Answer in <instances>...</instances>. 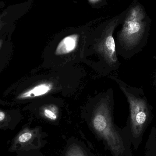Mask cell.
I'll list each match as a JSON object with an SVG mask.
<instances>
[{"label": "cell", "mask_w": 156, "mask_h": 156, "mask_svg": "<svg viewBox=\"0 0 156 156\" xmlns=\"http://www.w3.org/2000/svg\"><path fill=\"white\" fill-rule=\"evenodd\" d=\"M151 21L144 6L134 0L126 13L118 36L120 48L125 56L132 57L146 46Z\"/></svg>", "instance_id": "1"}, {"label": "cell", "mask_w": 156, "mask_h": 156, "mask_svg": "<svg viewBox=\"0 0 156 156\" xmlns=\"http://www.w3.org/2000/svg\"><path fill=\"white\" fill-rule=\"evenodd\" d=\"M119 82L122 90L129 105V123L134 137L140 136L153 119V107L142 88L132 87Z\"/></svg>", "instance_id": "2"}, {"label": "cell", "mask_w": 156, "mask_h": 156, "mask_svg": "<svg viewBox=\"0 0 156 156\" xmlns=\"http://www.w3.org/2000/svg\"><path fill=\"white\" fill-rule=\"evenodd\" d=\"M109 111L105 103L99 105L92 117V127L113 156H122L125 147L122 136L113 123Z\"/></svg>", "instance_id": "3"}, {"label": "cell", "mask_w": 156, "mask_h": 156, "mask_svg": "<svg viewBox=\"0 0 156 156\" xmlns=\"http://www.w3.org/2000/svg\"><path fill=\"white\" fill-rule=\"evenodd\" d=\"M113 29H111L99 45V49L102 53L110 66L115 67L118 65L115 42L112 36Z\"/></svg>", "instance_id": "4"}, {"label": "cell", "mask_w": 156, "mask_h": 156, "mask_svg": "<svg viewBox=\"0 0 156 156\" xmlns=\"http://www.w3.org/2000/svg\"><path fill=\"white\" fill-rule=\"evenodd\" d=\"M53 87L54 85L52 83H41L19 94L17 98L19 100H24L43 96L50 92Z\"/></svg>", "instance_id": "5"}, {"label": "cell", "mask_w": 156, "mask_h": 156, "mask_svg": "<svg viewBox=\"0 0 156 156\" xmlns=\"http://www.w3.org/2000/svg\"><path fill=\"white\" fill-rule=\"evenodd\" d=\"M78 38L77 34L70 35L63 38L56 49V55H61L73 52L77 46Z\"/></svg>", "instance_id": "6"}, {"label": "cell", "mask_w": 156, "mask_h": 156, "mask_svg": "<svg viewBox=\"0 0 156 156\" xmlns=\"http://www.w3.org/2000/svg\"><path fill=\"white\" fill-rule=\"evenodd\" d=\"M65 156H90L85 149L77 143H72L67 147Z\"/></svg>", "instance_id": "7"}, {"label": "cell", "mask_w": 156, "mask_h": 156, "mask_svg": "<svg viewBox=\"0 0 156 156\" xmlns=\"http://www.w3.org/2000/svg\"><path fill=\"white\" fill-rule=\"evenodd\" d=\"M34 136V133L32 131L25 129L18 135L15 142L16 144L24 145L28 143Z\"/></svg>", "instance_id": "8"}, {"label": "cell", "mask_w": 156, "mask_h": 156, "mask_svg": "<svg viewBox=\"0 0 156 156\" xmlns=\"http://www.w3.org/2000/svg\"><path fill=\"white\" fill-rule=\"evenodd\" d=\"M43 114L48 120L55 121L58 117V110L54 105L46 106L43 108Z\"/></svg>", "instance_id": "9"}, {"label": "cell", "mask_w": 156, "mask_h": 156, "mask_svg": "<svg viewBox=\"0 0 156 156\" xmlns=\"http://www.w3.org/2000/svg\"><path fill=\"white\" fill-rule=\"evenodd\" d=\"M6 118V115L5 113L2 111H0V123L2 122Z\"/></svg>", "instance_id": "10"}, {"label": "cell", "mask_w": 156, "mask_h": 156, "mask_svg": "<svg viewBox=\"0 0 156 156\" xmlns=\"http://www.w3.org/2000/svg\"><path fill=\"white\" fill-rule=\"evenodd\" d=\"M153 83H154V86L155 87V89L156 90V69L155 71L154 75V82H153Z\"/></svg>", "instance_id": "11"}, {"label": "cell", "mask_w": 156, "mask_h": 156, "mask_svg": "<svg viewBox=\"0 0 156 156\" xmlns=\"http://www.w3.org/2000/svg\"><path fill=\"white\" fill-rule=\"evenodd\" d=\"M90 1V2L91 3H94L95 2H97V1H99V0H89Z\"/></svg>", "instance_id": "12"}, {"label": "cell", "mask_w": 156, "mask_h": 156, "mask_svg": "<svg viewBox=\"0 0 156 156\" xmlns=\"http://www.w3.org/2000/svg\"><path fill=\"white\" fill-rule=\"evenodd\" d=\"M3 41L2 40H0V49H1V47H2V44Z\"/></svg>", "instance_id": "13"}, {"label": "cell", "mask_w": 156, "mask_h": 156, "mask_svg": "<svg viewBox=\"0 0 156 156\" xmlns=\"http://www.w3.org/2000/svg\"><path fill=\"white\" fill-rule=\"evenodd\" d=\"M3 26V25L2 24V23L0 22V30H1V28H2V27Z\"/></svg>", "instance_id": "14"}]
</instances>
